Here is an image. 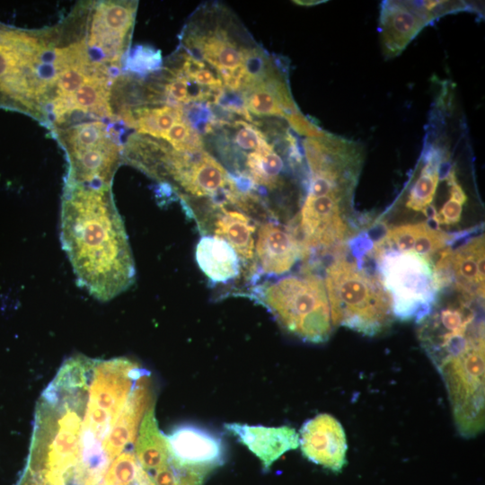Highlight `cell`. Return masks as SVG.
Listing matches in <instances>:
<instances>
[{
    "label": "cell",
    "instance_id": "cell-5",
    "mask_svg": "<svg viewBox=\"0 0 485 485\" xmlns=\"http://www.w3.org/2000/svg\"><path fill=\"white\" fill-rule=\"evenodd\" d=\"M292 335L312 343L329 340L332 322L324 280L314 273L289 275L255 284L249 295Z\"/></svg>",
    "mask_w": 485,
    "mask_h": 485
},
{
    "label": "cell",
    "instance_id": "cell-25",
    "mask_svg": "<svg viewBox=\"0 0 485 485\" xmlns=\"http://www.w3.org/2000/svg\"><path fill=\"white\" fill-rule=\"evenodd\" d=\"M68 158L85 150L112 143L105 125L101 122L84 123L66 130L61 137Z\"/></svg>",
    "mask_w": 485,
    "mask_h": 485
},
{
    "label": "cell",
    "instance_id": "cell-20",
    "mask_svg": "<svg viewBox=\"0 0 485 485\" xmlns=\"http://www.w3.org/2000/svg\"><path fill=\"white\" fill-rule=\"evenodd\" d=\"M186 42L201 58L219 70L221 75L244 66L253 49L239 46L226 31L218 28L192 35Z\"/></svg>",
    "mask_w": 485,
    "mask_h": 485
},
{
    "label": "cell",
    "instance_id": "cell-18",
    "mask_svg": "<svg viewBox=\"0 0 485 485\" xmlns=\"http://www.w3.org/2000/svg\"><path fill=\"white\" fill-rule=\"evenodd\" d=\"M151 401L152 395L146 375L137 383L104 441L103 451L110 463L134 443L140 420L153 403Z\"/></svg>",
    "mask_w": 485,
    "mask_h": 485
},
{
    "label": "cell",
    "instance_id": "cell-10",
    "mask_svg": "<svg viewBox=\"0 0 485 485\" xmlns=\"http://www.w3.org/2000/svg\"><path fill=\"white\" fill-rule=\"evenodd\" d=\"M254 255L256 274L252 285L261 277L276 278L289 272L302 258V249L293 229L269 217L260 224Z\"/></svg>",
    "mask_w": 485,
    "mask_h": 485
},
{
    "label": "cell",
    "instance_id": "cell-27",
    "mask_svg": "<svg viewBox=\"0 0 485 485\" xmlns=\"http://www.w3.org/2000/svg\"><path fill=\"white\" fill-rule=\"evenodd\" d=\"M445 181L448 197L431 221L436 225L451 226L459 223L463 207L467 202V195L458 181L454 165L446 175Z\"/></svg>",
    "mask_w": 485,
    "mask_h": 485
},
{
    "label": "cell",
    "instance_id": "cell-17",
    "mask_svg": "<svg viewBox=\"0 0 485 485\" xmlns=\"http://www.w3.org/2000/svg\"><path fill=\"white\" fill-rule=\"evenodd\" d=\"M242 92L245 109L252 114L282 117L287 120L300 112L286 79L272 66Z\"/></svg>",
    "mask_w": 485,
    "mask_h": 485
},
{
    "label": "cell",
    "instance_id": "cell-28",
    "mask_svg": "<svg viewBox=\"0 0 485 485\" xmlns=\"http://www.w3.org/2000/svg\"><path fill=\"white\" fill-rule=\"evenodd\" d=\"M235 125L237 130L234 140L240 149L253 152L266 148L270 145L256 127L241 120L237 121Z\"/></svg>",
    "mask_w": 485,
    "mask_h": 485
},
{
    "label": "cell",
    "instance_id": "cell-1",
    "mask_svg": "<svg viewBox=\"0 0 485 485\" xmlns=\"http://www.w3.org/2000/svg\"><path fill=\"white\" fill-rule=\"evenodd\" d=\"M60 238L78 283L100 301L135 281V263L110 186L66 185Z\"/></svg>",
    "mask_w": 485,
    "mask_h": 485
},
{
    "label": "cell",
    "instance_id": "cell-29",
    "mask_svg": "<svg viewBox=\"0 0 485 485\" xmlns=\"http://www.w3.org/2000/svg\"><path fill=\"white\" fill-rule=\"evenodd\" d=\"M190 79L181 75H174L165 87L168 96L176 101L188 103L196 100L190 89Z\"/></svg>",
    "mask_w": 485,
    "mask_h": 485
},
{
    "label": "cell",
    "instance_id": "cell-12",
    "mask_svg": "<svg viewBox=\"0 0 485 485\" xmlns=\"http://www.w3.org/2000/svg\"><path fill=\"white\" fill-rule=\"evenodd\" d=\"M431 23L414 1H383L378 31L384 57L392 58L400 55Z\"/></svg>",
    "mask_w": 485,
    "mask_h": 485
},
{
    "label": "cell",
    "instance_id": "cell-4",
    "mask_svg": "<svg viewBox=\"0 0 485 485\" xmlns=\"http://www.w3.org/2000/svg\"><path fill=\"white\" fill-rule=\"evenodd\" d=\"M333 326H343L375 336L392 324L391 296L378 276L357 260L338 256L327 267L324 278Z\"/></svg>",
    "mask_w": 485,
    "mask_h": 485
},
{
    "label": "cell",
    "instance_id": "cell-14",
    "mask_svg": "<svg viewBox=\"0 0 485 485\" xmlns=\"http://www.w3.org/2000/svg\"><path fill=\"white\" fill-rule=\"evenodd\" d=\"M166 438L171 455L181 463L211 472L225 460L222 438L198 426H178Z\"/></svg>",
    "mask_w": 485,
    "mask_h": 485
},
{
    "label": "cell",
    "instance_id": "cell-13",
    "mask_svg": "<svg viewBox=\"0 0 485 485\" xmlns=\"http://www.w3.org/2000/svg\"><path fill=\"white\" fill-rule=\"evenodd\" d=\"M135 10L133 4L127 2H104L96 9L89 45L101 54L104 61L119 60L133 25Z\"/></svg>",
    "mask_w": 485,
    "mask_h": 485
},
{
    "label": "cell",
    "instance_id": "cell-2",
    "mask_svg": "<svg viewBox=\"0 0 485 485\" xmlns=\"http://www.w3.org/2000/svg\"><path fill=\"white\" fill-rule=\"evenodd\" d=\"M94 359L64 362L42 392L23 474L40 485H82L83 419Z\"/></svg>",
    "mask_w": 485,
    "mask_h": 485
},
{
    "label": "cell",
    "instance_id": "cell-16",
    "mask_svg": "<svg viewBox=\"0 0 485 485\" xmlns=\"http://www.w3.org/2000/svg\"><path fill=\"white\" fill-rule=\"evenodd\" d=\"M224 427L260 459L265 470L283 454L299 445L297 432L288 426L268 428L226 423Z\"/></svg>",
    "mask_w": 485,
    "mask_h": 485
},
{
    "label": "cell",
    "instance_id": "cell-30",
    "mask_svg": "<svg viewBox=\"0 0 485 485\" xmlns=\"http://www.w3.org/2000/svg\"><path fill=\"white\" fill-rule=\"evenodd\" d=\"M18 485H40V484H39L38 482H36L30 477L23 474Z\"/></svg>",
    "mask_w": 485,
    "mask_h": 485
},
{
    "label": "cell",
    "instance_id": "cell-6",
    "mask_svg": "<svg viewBox=\"0 0 485 485\" xmlns=\"http://www.w3.org/2000/svg\"><path fill=\"white\" fill-rule=\"evenodd\" d=\"M378 277L392 300L393 316L401 321L427 316L440 291L432 260L412 252L373 255Z\"/></svg>",
    "mask_w": 485,
    "mask_h": 485
},
{
    "label": "cell",
    "instance_id": "cell-15",
    "mask_svg": "<svg viewBox=\"0 0 485 485\" xmlns=\"http://www.w3.org/2000/svg\"><path fill=\"white\" fill-rule=\"evenodd\" d=\"M455 237L428 223L401 225L388 229L373 244L371 254L384 251L412 252L431 260L432 256L447 248Z\"/></svg>",
    "mask_w": 485,
    "mask_h": 485
},
{
    "label": "cell",
    "instance_id": "cell-9",
    "mask_svg": "<svg viewBox=\"0 0 485 485\" xmlns=\"http://www.w3.org/2000/svg\"><path fill=\"white\" fill-rule=\"evenodd\" d=\"M438 255L434 266L440 290L451 287L459 294L484 299V234L472 236L455 249L448 246Z\"/></svg>",
    "mask_w": 485,
    "mask_h": 485
},
{
    "label": "cell",
    "instance_id": "cell-21",
    "mask_svg": "<svg viewBox=\"0 0 485 485\" xmlns=\"http://www.w3.org/2000/svg\"><path fill=\"white\" fill-rule=\"evenodd\" d=\"M135 453L139 463L149 476L169 461L171 454L168 441L158 428L154 402L144 414L135 445Z\"/></svg>",
    "mask_w": 485,
    "mask_h": 485
},
{
    "label": "cell",
    "instance_id": "cell-8",
    "mask_svg": "<svg viewBox=\"0 0 485 485\" xmlns=\"http://www.w3.org/2000/svg\"><path fill=\"white\" fill-rule=\"evenodd\" d=\"M199 231L225 240L238 254L242 276L252 285L255 274L254 242L257 225L262 221L228 203L207 202L190 212Z\"/></svg>",
    "mask_w": 485,
    "mask_h": 485
},
{
    "label": "cell",
    "instance_id": "cell-19",
    "mask_svg": "<svg viewBox=\"0 0 485 485\" xmlns=\"http://www.w3.org/2000/svg\"><path fill=\"white\" fill-rule=\"evenodd\" d=\"M196 260L212 285L227 286L242 278L240 258L223 238L204 234L196 246Z\"/></svg>",
    "mask_w": 485,
    "mask_h": 485
},
{
    "label": "cell",
    "instance_id": "cell-11",
    "mask_svg": "<svg viewBox=\"0 0 485 485\" xmlns=\"http://www.w3.org/2000/svg\"><path fill=\"white\" fill-rule=\"evenodd\" d=\"M299 445L308 460L335 472L346 464V435L331 415L319 414L306 421L300 430Z\"/></svg>",
    "mask_w": 485,
    "mask_h": 485
},
{
    "label": "cell",
    "instance_id": "cell-7",
    "mask_svg": "<svg viewBox=\"0 0 485 485\" xmlns=\"http://www.w3.org/2000/svg\"><path fill=\"white\" fill-rule=\"evenodd\" d=\"M42 47L35 34L0 23V108L39 112Z\"/></svg>",
    "mask_w": 485,
    "mask_h": 485
},
{
    "label": "cell",
    "instance_id": "cell-22",
    "mask_svg": "<svg viewBox=\"0 0 485 485\" xmlns=\"http://www.w3.org/2000/svg\"><path fill=\"white\" fill-rule=\"evenodd\" d=\"M244 167L242 175L248 178L251 188L260 186L273 191L285 184L286 163L271 145L249 153Z\"/></svg>",
    "mask_w": 485,
    "mask_h": 485
},
{
    "label": "cell",
    "instance_id": "cell-24",
    "mask_svg": "<svg viewBox=\"0 0 485 485\" xmlns=\"http://www.w3.org/2000/svg\"><path fill=\"white\" fill-rule=\"evenodd\" d=\"M101 485H154L131 451H123L106 470Z\"/></svg>",
    "mask_w": 485,
    "mask_h": 485
},
{
    "label": "cell",
    "instance_id": "cell-3",
    "mask_svg": "<svg viewBox=\"0 0 485 485\" xmlns=\"http://www.w3.org/2000/svg\"><path fill=\"white\" fill-rule=\"evenodd\" d=\"M307 193L296 216L297 237L308 251H328L354 233L353 198L364 163L363 146L330 133L303 141Z\"/></svg>",
    "mask_w": 485,
    "mask_h": 485
},
{
    "label": "cell",
    "instance_id": "cell-31",
    "mask_svg": "<svg viewBox=\"0 0 485 485\" xmlns=\"http://www.w3.org/2000/svg\"><path fill=\"white\" fill-rule=\"evenodd\" d=\"M295 3H299L298 4H302V5H311L313 4H313H317V3H322V1H295Z\"/></svg>",
    "mask_w": 485,
    "mask_h": 485
},
{
    "label": "cell",
    "instance_id": "cell-23",
    "mask_svg": "<svg viewBox=\"0 0 485 485\" xmlns=\"http://www.w3.org/2000/svg\"><path fill=\"white\" fill-rule=\"evenodd\" d=\"M127 118L139 133L163 139L169 129L184 116L178 107L164 105L137 109Z\"/></svg>",
    "mask_w": 485,
    "mask_h": 485
},
{
    "label": "cell",
    "instance_id": "cell-26",
    "mask_svg": "<svg viewBox=\"0 0 485 485\" xmlns=\"http://www.w3.org/2000/svg\"><path fill=\"white\" fill-rule=\"evenodd\" d=\"M209 473L207 470L181 463L170 454L168 463L150 478L154 485H203Z\"/></svg>",
    "mask_w": 485,
    "mask_h": 485
}]
</instances>
